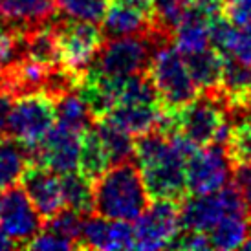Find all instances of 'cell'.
<instances>
[{"instance_id": "6da1fadb", "label": "cell", "mask_w": 251, "mask_h": 251, "mask_svg": "<svg viewBox=\"0 0 251 251\" xmlns=\"http://www.w3.org/2000/svg\"><path fill=\"white\" fill-rule=\"evenodd\" d=\"M134 160L141 171L151 200L183 202L189 196L185 156L160 130L136 136Z\"/></svg>"}, {"instance_id": "7a4b0ae2", "label": "cell", "mask_w": 251, "mask_h": 251, "mask_svg": "<svg viewBox=\"0 0 251 251\" xmlns=\"http://www.w3.org/2000/svg\"><path fill=\"white\" fill-rule=\"evenodd\" d=\"M151 196L138 163H116L94 181V213L110 220H138L149 207Z\"/></svg>"}, {"instance_id": "3957f363", "label": "cell", "mask_w": 251, "mask_h": 251, "mask_svg": "<svg viewBox=\"0 0 251 251\" xmlns=\"http://www.w3.org/2000/svg\"><path fill=\"white\" fill-rule=\"evenodd\" d=\"M229 125V112L222 99L200 94L195 101L181 108L163 110L158 130L167 138L180 134L196 147H205L213 143H226Z\"/></svg>"}, {"instance_id": "277c9868", "label": "cell", "mask_w": 251, "mask_h": 251, "mask_svg": "<svg viewBox=\"0 0 251 251\" xmlns=\"http://www.w3.org/2000/svg\"><path fill=\"white\" fill-rule=\"evenodd\" d=\"M167 42H173V37L161 33L106 39L90 68L108 77L143 74L149 70L154 51Z\"/></svg>"}, {"instance_id": "5b68a950", "label": "cell", "mask_w": 251, "mask_h": 251, "mask_svg": "<svg viewBox=\"0 0 251 251\" xmlns=\"http://www.w3.org/2000/svg\"><path fill=\"white\" fill-rule=\"evenodd\" d=\"M147 74L158 92L163 110L181 108L200 96L195 79L189 74L183 53L176 48L175 42H167L154 51Z\"/></svg>"}, {"instance_id": "8992f818", "label": "cell", "mask_w": 251, "mask_h": 251, "mask_svg": "<svg viewBox=\"0 0 251 251\" xmlns=\"http://www.w3.org/2000/svg\"><path fill=\"white\" fill-rule=\"evenodd\" d=\"M53 31L59 50V63L72 74L83 77L106 41L103 28L94 22L74 21L57 13L53 19Z\"/></svg>"}, {"instance_id": "52a82bcc", "label": "cell", "mask_w": 251, "mask_h": 251, "mask_svg": "<svg viewBox=\"0 0 251 251\" xmlns=\"http://www.w3.org/2000/svg\"><path fill=\"white\" fill-rule=\"evenodd\" d=\"M57 123V103L46 92H33L13 99L6 125V136L33 151Z\"/></svg>"}, {"instance_id": "ba28073f", "label": "cell", "mask_w": 251, "mask_h": 251, "mask_svg": "<svg viewBox=\"0 0 251 251\" xmlns=\"http://www.w3.org/2000/svg\"><path fill=\"white\" fill-rule=\"evenodd\" d=\"M235 215H248V211L238 189L229 181L216 193L187 196L180 207L181 229L209 233L226 216Z\"/></svg>"}, {"instance_id": "9c48e42d", "label": "cell", "mask_w": 251, "mask_h": 251, "mask_svg": "<svg viewBox=\"0 0 251 251\" xmlns=\"http://www.w3.org/2000/svg\"><path fill=\"white\" fill-rule=\"evenodd\" d=\"M189 195L216 193L229 183L233 167L224 143L198 147L185 160Z\"/></svg>"}, {"instance_id": "30bf717a", "label": "cell", "mask_w": 251, "mask_h": 251, "mask_svg": "<svg viewBox=\"0 0 251 251\" xmlns=\"http://www.w3.org/2000/svg\"><path fill=\"white\" fill-rule=\"evenodd\" d=\"M44 222V216L37 211L22 185L15 183L4 191L0 207V227L9 235V238H13L19 248L28 250L29 242L42 231Z\"/></svg>"}, {"instance_id": "8fae6325", "label": "cell", "mask_w": 251, "mask_h": 251, "mask_svg": "<svg viewBox=\"0 0 251 251\" xmlns=\"http://www.w3.org/2000/svg\"><path fill=\"white\" fill-rule=\"evenodd\" d=\"M181 202L152 200L145 213L136 220V250H163L171 248L181 229Z\"/></svg>"}, {"instance_id": "7c38bea8", "label": "cell", "mask_w": 251, "mask_h": 251, "mask_svg": "<svg viewBox=\"0 0 251 251\" xmlns=\"http://www.w3.org/2000/svg\"><path fill=\"white\" fill-rule=\"evenodd\" d=\"M81 134L63 123H55L41 145L31 151V161L55 171L57 175L79 171Z\"/></svg>"}, {"instance_id": "4fadbf2b", "label": "cell", "mask_w": 251, "mask_h": 251, "mask_svg": "<svg viewBox=\"0 0 251 251\" xmlns=\"http://www.w3.org/2000/svg\"><path fill=\"white\" fill-rule=\"evenodd\" d=\"M21 185L28 193L29 200L33 202L37 211L44 216V220H48L64 209L61 175H57L55 171L31 161L22 173Z\"/></svg>"}, {"instance_id": "5bb4252c", "label": "cell", "mask_w": 251, "mask_h": 251, "mask_svg": "<svg viewBox=\"0 0 251 251\" xmlns=\"http://www.w3.org/2000/svg\"><path fill=\"white\" fill-rule=\"evenodd\" d=\"M189 74L195 79L200 94L220 99L224 75V55L213 46L183 55Z\"/></svg>"}, {"instance_id": "9a60e30c", "label": "cell", "mask_w": 251, "mask_h": 251, "mask_svg": "<svg viewBox=\"0 0 251 251\" xmlns=\"http://www.w3.org/2000/svg\"><path fill=\"white\" fill-rule=\"evenodd\" d=\"M55 15V0H0V19L17 28H33Z\"/></svg>"}, {"instance_id": "2e32d148", "label": "cell", "mask_w": 251, "mask_h": 251, "mask_svg": "<svg viewBox=\"0 0 251 251\" xmlns=\"http://www.w3.org/2000/svg\"><path fill=\"white\" fill-rule=\"evenodd\" d=\"M161 114L163 110L160 103H118L106 118L114 119L132 136H141L158 130Z\"/></svg>"}, {"instance_id": "e0dca14e", "label": "cell", "mask_w": 251, "mask_h": 251, "mask_svg": "<svg viewBox=\"0 0 251 251\" xmlns=\"http://www.w3.org/2000/svg\"><path fill=\"white\" fill-rule=\"evenodd\" d=\"M173 42L183 55L205 50L211 42V17L187 7L173 33Z\"/></svg>"}, {"instance_id": "ac0fdd59", "label": "cell", "mask_w": 251, "mask_h": 251, "mask_svg": "<svg viewBox=\"0 0 251 251\" xmlns=\"http://www.w3.org/2000/svg\"><path fill=\"white\" fill-rule=\"evenodd\" d=\"M110 156L105 143L101 140L96 126L92 125L81 134V149H79V173L94 183L99 176H103L110 169Z\"/></svg>"}, {"instance_id": "d6986e66", "label": "cell", "mask_w": 251, "mask_h": 251, "mask_svg": "<svg viewBox=\"0 0 251 251\" xmlns=\"http://www.w3.org/2000/svg\"><path fill=\"white\" fill-rule=\"evenodd\" d=\"M31 163V151L11 136H0V191L21 181Z\"/></svg>"}, {"instance_id": "ffe728a7", "label": "cell", "mask_w": 251, "mask_h": 251, "mask_svg": "<svg viewBox=\"0 0 251 251\" xmlns=\"http://www.w3.org/2000/svg\"><path fill=\"white\" fill-rule=\"evenodd\" d=\"M94 126L99 132L101 140L105 143L110 163H123V161L134 160V151H136V140H132V134L125 130L121 125H118L114 119L101 118L94 121Z\"/></svg>"}, {"instance_id": "44dd1931", "label": "cell", "mask_w": 251, "mask_h": 251, "mask_svg": "<svg viewBox=\"0 0 251 251\" xmlns=\"http://www.w3.org/2000/svg\"><path fill=\"white\" fill-rule=\"evenodd\" d=\"M229 119V134L224 145H226L231 167L251 163V112L238 114Z\"/></svg>"}, {"instance_id": "7402d4cb", "label": "cell", "mask_w": 251, "mask_h": 251, "mask_svg": "<svg viewBox=\"0 0 251 251\" xmlns=\"http://www.w3.org/2000/svg\"><path fill=\"white\" fill-rule=\"evenodd\" d=\"M251 233V218L248 215L226 216L216 227L209 231L213 250H237L244 248Z\"/></svg>"}, {"instance_id": "603a6c76", "label": "cell", "mask_w": 251, "mask_h": 251, "mask_svg": "<svg viewBox=\"0 0 251 251\" xmlns=\"http://www.w3.org/2000/svg\"><path fill=\"white\" fill-rule=\"evenodd\" d=\"M61 183H63L64 207L83 216L94 213V183L88 178H84L79 171H74L61 175Z\"/></svg>"}, {"instance_id": "cb8c5ba5", "label": "cell", "mask_w": 251, "mask_h": 251, "mask_svg": "<svg viewBox=\"0 0 251 251\" xmlns=\"http://www.w3.org/2000/svg\"><path fill=\"white\" fill-rule=\"evenodd\" d=\"M57 103V123L70 126L74 130L84 132L86 128L94 125V118H92L88 106L84 103L77 90H72L64 94L55 101Z\"/></svg>"}, {"instance_id": "d4e9b609", "label": "cell", "mask_w": 251, "mask_h": 251, "mask_svg": "<svg viewBox=\"0 0 251 251\" xmlns=\"http://www.w3.org/2000/svg\"><path fill=\"white\" fill-rule=\"evenodd\" d=\"M114 250L112 248V220L101 215H86L81 227V250Z\"/></svg>"}, {"instance_id": "484cf974", "label": "cell", "mask_w": 251, "mask_h": 251, "mask_svg": "<svg viewBox=\"0 0 251 251\" xmlns=\"http://www.w3.org/2000/svg\"><path fill=\"white\" fill-rule=\"evenodd\" d=\"M57 13L74 21H86L101 24L105 19L106 0H55Z\"/></svg>"}, {"instance_id": "4316f807", "label": "cell", "mask_w": 251, "mask_h": 251, "mask_svg": "<svg viewBox=\"0 0 251 251\" xmlns=\"http://www.w3.org/2000/svg\"><path fill=\"white\" fill-rule=\"evenodd\" d=\"M152 2L160 28H163L169 33H175L178 22L187 11L185 2L183 0H152Z\"/></svg>"}, {"instance_id": "83f0119b", "label": "cell", "mask_w": 251, "mask_h": 251, "mask_svg": "<svg viewBox=\"0 0 251 251\" xmlns=\"http://www.w3.org/2000/svg\"><path fill=\"white\" fill-rule=\"evenodd\" d=\"M171 248H175V250H191V251L213 250L209 233H202V231H193V229H180V233L173 240Z\"/></svg>"}, {"instance_id": "f1b7e54d", "label": "cell", "mask_w": 251, "mask_h": 251, "mask_svg": "<svg viewBox=\"0 0 251 251\" xmlns=\"http://www.w3.org/2000/svg\"><path fill=\"white\" fill-rule=\"evenodd\" d=\"M28 250H75V246L48 227H42L41 233L29 242Z\"/></svg>"}, {"instance_id": "f546056e", "label": "cell", "mask_w": 251, "mask_h": 251, "mask_svg": "<svg viewBox=\"0 0 251 251\" xmlns=\"http://www.w3.org/2000/svg\"><path fill=\"white\" fill-rule=\"evenodd\" d=\"M231 181L238 189V193L242 196V202L246 205V211H248V216L251 218V163L233 167Z\"/></svg>"}, {"instance_id": "4dcf8cb0", "label": "cell", "mask_w": 251, "mask_h": 251, "mask_svg": "<svg viewBox=\"0 0 251 251\" xmlns=\"http://www.w3.org/2000/svg\"><path fill=\"white\" fill-rule=\"evenodd\" d=\"M224 15L237 26L251 28V0H227Z\"/></svg>"}, {"instance_id": "1f68e13d", "label": "cell", "mask_w": 251, "mask_h": 251, "mask_svg": "<svg viewBox=\"0 0 251 251\" xmlns=\"http://www.w3.org/2000/svg\"><path fill=\"white\" fill-rule=\"evenodd\" d=\"M183 2L191 9L202 11V13L209 15V17H216V15H224L227 0H183Z\"/></svg>"}, {"instance_id": "d6a6232c", "label": "cell", "mask_w": 251, "mask_h": 251, "mask_svg": "<svg viewBox=\"0 0 251 251\" xmlns=\"http://www.w3.org/2000/svg\"><path fill=\"white\" fill-rule=\"evenodd\" d=\"M11 106H13V98L0 90V136H6V125Z\"/></svg>"}, {"instance_id": "836d02e7", "label": "cell", "mask_w": 251, "mask_h": 251, "mask_svg": "<svg viewBox=\"0 0 251 251\" xmlns=\"http://www.w3.org/2000/svg\"><path fill=\"white\" fill-rule=\"evenodd\" d=\"M13 248H19V246L15 244L13 238H9V235L0 227V250H13Z\"/></svg>"}, {"instance_id": "e575fe53", "label": "cell", "mask_w": 251, "mask_h": 251, "mask_svg": "<svg viewBox=\"0 0 251 251\" xmlns=\"http://www.w3.org/2000/svg\"><path fill=\"white\" fill-rule=\"evenodd\" d=\"M244 248H246V250H251V233H250V237H248V240H246Z\"/></svg>"}, {"instance_id": "d590c367", "label": "cell", "mask_w": 251, "mask_h": 251, "mask_svg": "<svg viewBox=\"0 0 251 251\" xmlns=\"http://www.w3.org/2000/svg\"><path fill=\"white\" fill-rule=\"evenodd\" d=\"M2 79H4V74H2V66H0V90H2Z\"/></svg>"}, {"instance_id": "8d00e7d4", "label": "cell", "mask_w": 251, "mask_h": 251, "mask_svg": "<svg viewBox=\"0 0 251 251\" xmlns=\"http://www.w3.org/2000/svg\"><path fill=\"white\" fill-rule=\"evenodd\" d=\"M0 207H2V195H0Z\"/></svg>"}]
</instances>
